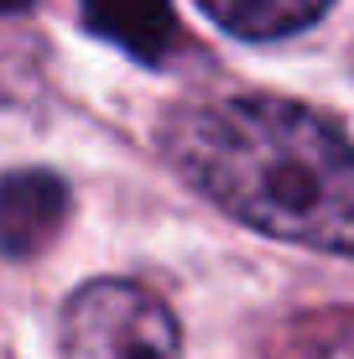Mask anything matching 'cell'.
Wrapping results in <instances>:
<instances>
[{"instance_id": "cell-2", "label": "cell", "mask_w": 354, "mask_h": 359, "mask_svg": "<svg viewBox=\"0 0 354 359\" xmlns=\"http://www.w3.org/2000/svg\"><path fill=\"white\" fill-rule=\"evenodd\" d=\"M57 344L63 359H177L182 333L172 307L151 287L100 276L63 302Z\"/></svg>"}, {"instance_id": "cell-4", "label": "cell", "mask_w": 354, "mask_h": 359, "mask_svg": "<svg viewBox=\"0 0 354 359\" xmlns=\"http://www.w3.org/2000/svg\"><path fill=\"white\" fill-rule=\"evenodd\" d=\"M328 359H354V354H328Z\"/></svg>"}, {"instance_id": "cell-1", "label": "cell", "mask_w": 354, "mask_h": 359, "mask_svg": "<svg viewBox=\"0 0 354 359\" xmlns=\"http://www.w3.org/2000/svg\"><path fill=\"white\" fill-rule=\"evenodd\" d=\"M167 162L240 224L354 255V146L318 109L271 94L209 99L172 115Z\"/></svg>"}, {"instance_id": "cell-3", "label": "cell", "mask_w": 354, "mask_h": 359, "mask_svg": "<svg viewBox=\"0 0 354 359\" xmlns=\"http://www.w3.org/2000/svg\"><path fill=\"white\" fill-rule=\"evenodd\" d=\"M198 6L240 42H276V36L308 32L334 0H198Z\"/></svg>"}]
</instances>
